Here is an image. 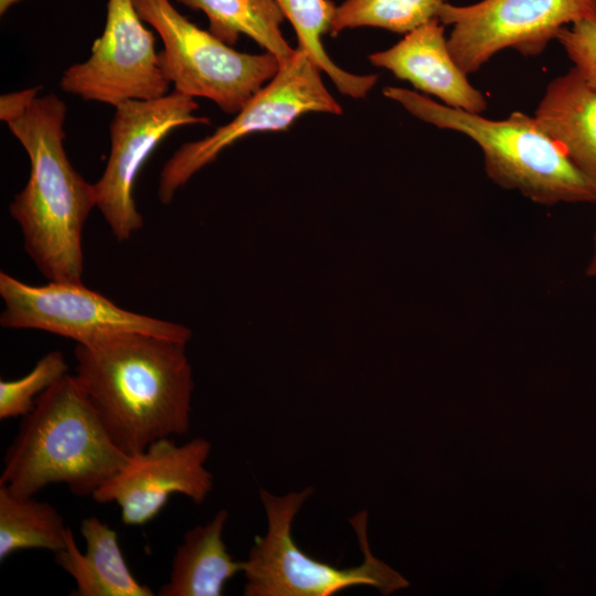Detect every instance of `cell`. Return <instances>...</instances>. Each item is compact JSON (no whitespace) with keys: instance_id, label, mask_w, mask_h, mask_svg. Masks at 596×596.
<instances>
[{"instance_id":"cell-5","label":"cell","mask_w":596,"mask_h":596,"mask_svg":"<svg viewBox=\"0 0 596 596\" xmlns=\"http://www.w3.org/2000/svg\"><path fill=\"white\" fill-rule=\"evenodd\" d=\"M312 492L308 487L277 497L260 490L268 529L264 536H256L243 562L245 596H331L353 586H371L382 595H390L409 585L398 572L372 554L366 511L350 520L363 553L360 565L339 568L304 553L292 539L291 525Z\"/></svg>"},{"instance_id":"cell-3","label":"cell","mask_w":596,"mask_h":596,"mask_svg":"<svg viewBox=\"0 0 596 596\" xmlns=\"http://www.w3.org/2000/svg\"><path fill=\"white\" fill-rule=\"evenodd\" d=\"M128 459L77 376L66 374L23 416L3 457L0 483L29 496L63 483L74 496L92 498Z\"/></svg>"},{"instance_id":"cell-22","label":"cell","mask_w":596,"mask_h":596,"mask_svg":"<svg viewBox=\"0 0 596 596\" xmlns=\"http://www.w3.org/2000/svg\"><path fill=\"white\" fill-rule=\"evenodd\" d=\"M574 68L596 92V22L581 21L562 28L555 38Z\"/></svg>"},{"instance_id":"cell-13","label":"cell","mask_w":596,"mask_h":596,"mask_svg":"<svg viewBox=\"0 0 596 596\" xmlns=\"http://www.w3.org/2000/svg\"><path fill=\"white\" fill-rule=\"evenodd\" d=\"M369 61L416 89L436 96L446 106L473 114L487 109V99L454 60L445 38V24L438 18L406 33L392 47L371 54Z\"/></svg>"},{"instance_id":"cell-19","label":"cell","mask_w":596,"mask_h":596,"mask_svg":"<svg viewBox=\"0 0 596 596\" xmlns=\"http://www.w3.org/2000/svg\"><path fill=\"white\" fill-rule=\"evenodd\" d=\"M285 19L291 23L297 47L332 81L337 89L353 98L364 97L377 82V75H356L338 66L327 54L321 36L329 32L337 6L330 0H275Z\"/></svg>"},{"instance_id":"cell-2","label":"cell","mask_w":596,"mask_h":596,"mask_svg":"<svg viewBox=\"0 0 596 596\" xmlns=\"http://www.w3.org/2000/svg\"><path fill=\"white\" fill-rule=\"evenodd\" d=\"M66 114V104L51 93L7 124L30 159L29 180L9 212L22 231L25 252L46 279L83 283L82 235L96 207V192L64 149Z\"/></svg>"},{"instance_id":"cell-23","label":"cell","mask_w":596,"mask_h":596,"mask_svg":"<svg viewBox=\"0 0 596 596\" xmlns=\"http://www.w3.org/2000/svg\"><path fill=\"white\" fill-rule=\"evenodd\" d=\"M42 86H35L19 92H12L0 97V119L6 124L21 117L35 98Z\"/></svg>"},{"instance_id":"cell-14","label":"cell","mask_w":596,"mask_h":596,"mask_svg":"<svg viewBox=\"0 0 596 596\" xmlns=\"http://www.w3.org/2000/svg\"><path fill=\"white\" fill-rule=\"evenodd\" d=\"M83 553L70 529L66 545L54 554L55 563L75 582V596H153L130 571L118 542L117 532L91 515L82 520Z\"/></svg>"},{"instance_id":"cell-12","label":"cell","mask_w":596,"mask_h":596,"mask_svg":"<svg viewBox=\"0 0 596 596\" xmlns=\"http://www.w3.org/2000/svg\"><path fill=\"white\" fill-rule=\"evenodd\" d=\"M211 443L193 438L178 445L161 438L129 456L127 464L92 499L115 503L125 525L139 526L156 518L170 497L181 494L201 504L213 488V476L205 468Z\"/></svg>"},{"instance_id":"cell-20","label":"cell","mask_w":596,"mask_h":596,"mask_svg":"<svg viewBox=\"0 0 596 596\" xmlns=\"http://www.w3.org/2000/svg\"><path fill=\"white\" fill-rule=\"evenodd\" d=\"M446 0H345L336 8L330 34L345 29L373 26L408 33L437 18Z\"/></svg>"},{"instance_id":"cell-11","label":"cell","mask_w":596,"mask_h":596,"mask_svg":"<svg viewBox=\"0 0 596 596\" xmlns=\"http://www.w3.org/2000/svg\"><path fill=\"white\" fill-rule=\"evenodd\" d=\"M61 88L86 102L117 106L169 94L156 51V38L137 13L132 0H108L105 28L82 63L67 67Z\"/></svg>"},{"instance_id":"cell-9","label":"cell","mask_w":596,"mask_h":596,"mask_svg":"<svg viewBox=\"0 0 596 596\" xmlns=\"http://www.w3.org/2000/svg\"><path fill=\"white\" fill-rule=\"evenodd\" d=\"M437 18L453 26L448 49L469 75L500 51L513 49L524 56H538L566 24L596 22V0H482L470 6L446 2Z\"/></svg>"},{"instance_id":"cell-7","label":"cell","mask_w":596,"mask_h":596,"mask_svg":"<svg viewBox=\"0 0 596 596\" xmlns=\"http://www.w3.org/2000/svg\"><path fill=\"white\" fill-rule=\"evenodd\" d=\"M321 70L301 49L280 64L277 74L235 114L203 139L181 145L164 163L158 196L170 203L178 189L237 140L260 131L286 130L307 113L342 114L321 78Z\"/></svg>"},{"instance_id":"cell-8","label":"cell","mask_w":596,"mask_h":596,"mask_svg":"<svg viewBox=\"0 0 596 596\" xmlns=\"http://www.w3.org/2000/svg\"><path fill=\"white\" fill-rule=\"evenodd\" d=\"M4 309L0 324L8 329H36L91 344L102 339L143 333L188 342L187 327L126 310L83 283L25 284L0 273Z\"/></svg>"},{"instance_id":"cell-15","label":"cell","mask_w":596,"mask_h":596,"mask_svg":"<svg viewBox=\"0 0 596 596\" xmlns=\"http://www.w3.org/2000/svg\"><path fill=\"white\" fill-rule=\"evenodd\" d=\"M534 117L596 189V92L574 67L549 83Z\"/></svg>"},{"instance_id":"cell-10","label":"cell","mask_w":596,"mask_h":596,"mask_svg":"<svg viewBox=\"0 0 596 596\" xmlns=\"http://www.w3.org/2000/svg\"><path fill=\"white\" fill-rule=\"evenodd\" d=\"M198 108L194 97L175 89L156 99L128 100L115 106L109 124L110 152L94 187L96 207L118 241H127L143 225L132 192L149 156L174 129L210 124V118L194 114Z\"/></svg>"},{"instance_id":"cell-4","label":"cell","mask_w":596,"mask_h":596,"mask_svg":"<svg viewBox=\"0 0 596 596\" xmlns=\"http://www.w3.org/2000/svg\"><path fill=\"white\" fill-rule=\"evenodd\" d=\"M383 94L421 120L472 139L483 153L488 177L500 187L543 205L596 202L593 183L534 116L514 111L505 119L492 120L407 88L389 86Z\"/></svg>"},{"instance_id":"cell-6","label":"cell","mask_w":596,"mask_h":596,"mask_svg":"<svg viewBox=\"0 0 596 596\" xmlns=\"http://www.w3.org/2000/svg\"><path fill=\"white\" fill-rule=\"evenodd\" d=\"M132 2L142 21L159 34L160 66L180 93L207 98L224 113L237 114L279 70L272 53L234 50L182 15L171 0Z\"/></svg>"},{"instance_id":"cell-24","label":"cell","mask_w":596,"mask_h":596,"mask_svg":"<svg viewBox=\"0 0 596 596\" xmlns=\"http://www.w3.org/2000/svg\"><path fill=\"white\" fill-rule=\"evenodd\" d=\"M594 246H593V254L590 257V260L587 265V268L585 270V274L589 277H596V232L594 234Z\"/></svg>"},{"instance_id":"cell-16","label":"cell","mask_w":596,"mask_h":596,"mask_svg":"<svg viewBox=\"0 0 596 596\" xmlns=\"http://www.w3.org/2000/svg\"><path fill=\"white\" fill-rule=\"evenodd\" d=\"M228 512L220 510L204 525L188 530L171 561L160 596H221L228 579L243 568L222 539Z\"/></svg>"},{"instance_id":"cell-1","label":"cell","mask_w":596,"mask_h":596,"mask_svg":"<svg viewBox=\"0 0 596 596\" xmlns=\"http://www.w3.org/2000/svg\"><path fill=\"white\" fill-rule=\"evenodd\" d=\"M184 341L124 333L76 344V376L111 440L131 456L189 432L193 391Z\"/></svg>"},{"instance_id":"cell-17","label":"cell","mask_w":596,"mask_h":596,"mask_svg":"<svg viewBox=\"0 0 596 596\" xmlns=\"http://www.w3.org/2000/svg\"><path fill=\"white\" fill-rule=\"evenodd\" d=\"M175 1L203 12L209 20V31L228 45H234L244 34L276 56L279 65L295 52L281 33L285 17L275 0Z\"/></svg>"},{"instance_id":"cell-25","label":"cell","mask_w":596,"mask_h":596,"mask_svg":"<svg viewBox=\"0 0 596 596\" xmlns=\"http://www.w3.org/2000/svg\"><path fill=\"white\" fill-rule=\"evenodd\" d=\"M21 0H0V14L3 15L7 10Z\"/></svg>"},{"instance_id":"cell-18","label":"cell","mask_w":596,"mask_h":596,"mask_svg":"<svg viewBox=\"0 0 596 596\" xmlns=\"http://www.w3.org/2000/svg\"><path fill=\"white\" fill-rule=\"evenodd\" d=\"M70 526L49 502L0 483V561L21 550L54 554L66 545Z\"/></svg>"},{"instance_id":"cell-21","label":"cell","mask_w":596,"mask_h":596,"mask_svg":"<svg viewBox=\"0 0 596 596\" xmlns=\"http://www.w3.org/2000/svg\"><path fill=\"white\" fill-rule=\"evenodd\" d=\"M68 372V364L61 351L43 355L24 376L0 381V419L23 417L29 414L36 398Z\"/></svg>"}]
</instances>
